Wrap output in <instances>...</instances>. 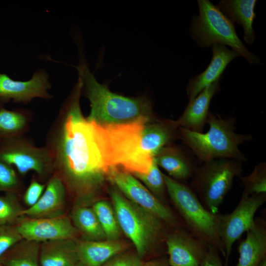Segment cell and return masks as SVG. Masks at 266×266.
Instances as JSON below:
<instances>
[{"mask_svg": "<svg viewBox=\"0 0 266 266\" xmlns=\"http://www.w3.org/2000/svg\"><path fill=\"white\" fill-rule=\"evenodd\" d=\"M81 94L78 81L50 128L45 146L52 155L53 173L61 178L76 205H88L107 178L109 168L98 125L82 113Z\"/></svg>", "mask_w": 266, "mask_h": 266, "instance_id": "obj_1", "label": "cell"}, {"mask_svg": "<svg viewBox=\"0 0 266 266\" xmlns=\"http://www.w3.org/2000/svg\"><path fill=\"white\" fill-rule=\"evenodd\" d=\"M78 80L90 102L91 110L86 118L101 126L130 123L142 118L153 119L149 101L142 98H129L113 93L106 85L96 80L85 63L77 66Z\"/></svg>", "mask_w": 266, "mask_h": 266, "instance_id": "obj_2", "label": "cell"}, {"mask_svg": "<svg viewBox=\"0 0 266 266\" xmlns=\"http://www.w3.org/2000/svg\"><path fill=\"white\" fill-rule=\"evenodd\" d=\"M110 196L121 231L133 243L142 259L149 253H166V238L170 227L161 219L132 202L116 188Z\"/></svg>", "mask_w": 266, "mask_h": 266, "instance_id": "obj_3", "label": "cell"}, {"mask_svg": "<svg viewBox=\"0 0 266 266\" xmlns=\"http://www.w3.org/2000/svg\"><path fill=\"white\" fill-rule=\"evenodd\" d=\"M235 121L232 117L223 118L209 112L207 120L209 128L207 132L197 133L179 128L180 138L200 164L218 159L244 162L246 159L239 146L251 140L252 135L236 133Z\"/></svg>", "mask_w": 266, "mask_h": 266, "instance_id": "obj_4", "label": "cell"}, {"mask_svg": "<svg viewBox=\"0 0 266 266\" xmlns=\"http://www.w3.org/2000/svg\"><path fill=\"white\" fill-rule=\"evenodd\" d=\"M153 119L140 118L128 124L101 126L99 129L105 161L110 168L118 167L132 174L148 171L153 160L144 157L140 149L144 125Z\"/></svg>", "mask_w": 266, "mask_h": 266, "instance_id": "obj_5", "label": "cell"}, {"mask_svg": "<svg viewBox=\"0 0 266 266\" xmlns=\"http://www.w3.org/2000/svg\"><path fill=\"white\" fill-rule=\"evenodd\" d=\"M163 176L168 198L185 229L198 239L214 246L225 258L218 231L217 213L212 214L204 207L189 184L180 183L164 173Z\"/></svg>", "mask_w": 266, "mask_h": 266, "instance_id": "obj_6", "label": "cell"}, {"mask_svg": "<svg viewBox=\"0 0 266 266\" xmlns=\"http://www.w3.org/2000/svg\"><path fill=\"white\" fill-rule=\"evenodd\" d=\"M197 1L199 14L193 17L189 32L199 46L207 47L215 44L228 45L249 64L260 63V59L249 51L239 39L234 23L210 1Z\"/></svg>", "mask_w": 266, "mask_h": 266, "instance_id": "obj_7", "label": "cell"}, {"mask_svg": "<svg viewBox=\"0 0 266 266\" xmlns=\"http://www.w3.org/2000/svg\"><path fill=\"white\" fill-rule=\"evenodd\" d=\"M242 162L218 159L200 164L189 183L199 200L210 212L216 214L235 177L240 178Z\"/></svg>", "mask_w": 266, "mask_h": 266, "instance_id": "obj_8", "label": "cell"}, {"mask_svg": "<svg viewBox=\"0 0 266 266\" xmlns=\"http://www.w3.org/2000/svg\"><path fill=\"white\" fill-rule=\"evenodd\" d=\"M0 162L15 168L21 175L31 171L40 177L53 174L49 149L36 146L24 135L0 140Z\"/></svg>", "mask_w": 266, "mask_h": 266, "instance_id": "obj_9", "label": "cell"}, {"mask_svg": "<svg viewBox=\"0 0 266 266\" xmlns=\"http://www.w3.org/2000/svg\"><path fill=\"white\" fill-rule=\"evenodd\" d=\"M107 178L127 199L154 214L170 227L185 228L176 211L159 200L132 173L118 167H111Z\"/></svg>", "mask_w": 266, "mask_h": 266, "instance_id": "obj_10", "label": "cell"}, {"mask_svg": "<svg viewBox=\"0 0 266 266\" xmlns=\"http://www.w3.org/2000/svg\"><path fill=\"white\" fill-rule=\"evenodd\" d=\"M266 201V193L249 196L242 193L237 206L231 213L217 214L218 233L225 252L224 266H228L234 242L254 226L255 214Z\"/></svg>", "mask_w": 266, "mask_h": 266, "instance_id": "obj_11", "label": "cell"}, {"mask_svg": "<svg viewBox=\"0 0 266 266\" xmlns=\"http://www.w3.org/2000/svg\"><path fill=\"white\" fill-rule=\"evenodd\" d=\"M166 245L169 266H200L208 250L207 244L181 227H170Z\"/></svg>", "mask_w": 266, "mask_h": 266, "instance_id": "obj_12", "label": "cell"}, {"mask_svg": "<svg viewBox=\"0 0 266 266\" xmlns=\"http://www.w3.org/2000/svg\"><path fill=\"white\" fill-rule=\"evenodd\" d=\"M51 87L49 75L43 69L26 81L13 80L0 72V102L4 104L10 101L27 104L35 98L50 100L53 98L48 92Z\"/></svg>", "mask_w": 266, "mask_h": 266, "instance_id": "obj_13", "label": "cell"}, {"mask_svg": "<svg viewBox=\"0 0 266 266\" xmlns=\"http://www.w3.org/2000/svg\"><path fill=\"white\" fill-rule=\"evenodd\" d=\"M15 225L23 239L39 243L75 238L78 232L70 218L65 215L51 218L26 217Z\"/></svg>", "mask_w": 266, "mask_h": 266, "instance_id": "obj_14", "label": "cell"}, {"mask_svg": "<svg viewBox=\"0 0 266 266\" xmlns=\"http://www.w3.org/2000/svg\"><path fill=\"white\" fill-rule=\"evenodd\" d=\"M212 58L205 70L191 78L186 88L189 102L192 101L206 87L220 80L228 65L240 55L229 49L225 45L215 44L212 46Z\"/></svg>", "mask_w": 266, "mask_h": 266, "instance_id": "obj_15", "label": "cell"}, {"mask_svg": "<svg viewBox=\"0 0 266 266\" xmlns=\"http://www.w3.org/2000/svg\"><path fill=\"white\" fill-rule=\"evenodd\" d=\"M66 190L58 174L54 173L49 179L45 189L37 203L24 208L23 216L30 218H51L65 215Z\"/></svg>", "mask_w": 266, "mask_h": 266, "instance_id": "obj_16", "label": "cell"}, {"mask_svg": "<svg viewBox=\"0 0 266 266\" xmlns=\"http://www.w3.org/2000/svg\"><path fill=\"white\" fill-rule=\"evenodd\" d=\"M195 158L189 151L187 152L181 147L168 146L154 157L157 165L165 169L170 177L184 184H188L200 165Z\"/></svg>", "mask_w": 266, "mask_h": 266, "instance_id": "obj_17", "label": "cell"}, {"mask_svg": "<svg viewBox=\"0 0 266 266\" xmlns=\"http://www.w3.org/2000/svg\"><path fill=\"white\" fill-rule=\"evenodd\" d=\"M220 90L219 80L206 87L185 109L175 121L179 128L197 133H203L209 114L211 100Z\"/></svg>", "mask_w": 266, "mask_h": 266, "instance_id": "obj_18", "label": "cell"}, {"mask_svg": "<svg viewBox=\"0 0 266 266\" xmlns=\"http://www.w3.org/2000/svg\"><path fill=\"white\" fill-rule=\"evenodd\" d=\"M175 121L148 122L142 131L140 149L147 158L152 159L176 136L180 138Z\"/></svg>", "mask_w": 266, "mask_h": 266, "instance_id": "obj_19", "label": "cell"}, {"mask_svg": "<svg viewBox=\"0 0 266 266\" xmlns=\"http://www.w3.org/2000/svg\"><path fill=\"white\" fill-rule=\"evenodd\" d=\"M238 252L236 266H259L266 259V221L264 218L255 219L254 226L239 242Z\"/></svg>", "mask_w": 266, "mask_h": 266, "instance_id": "obj_20", "label": "cell"}, {"mask_svg": "<svg viewBox=\"0 0 266 266\" xmlns=\"http://www.w3.org/2000/svg\"><path fill=\"white\" fill-rule=\"evenodd\" d=\"M126 244L118 240L78 241L79 261L85 266H101L115 255L124 252Z\"/></svg>", "mask_w": 266, "mask_h": 266, "instance_id": "obj_21", "label": "cell"}, {"mask_svg": "<svg viewBox=\"0 0 266 266\" xmlns=\"http://www.w3.org/2000/svg\"><path fill=\"white\" fill-rule=\"evenodd\" d=\"M75 238L59 239L40 243L41 266H68L79 261Z\"/></svg>", "mask_w": 266, "mask_h": 266, "instance_id": "obj_22", "label": "cell"}, {"mask_svg": "<svg viewBox=\"0 0 266 266\" xmlns=\"http://www.w3.org/2000/svg\"><path fill=\"white\" fill-rule=\"evenodd\" d=\"M255 0H223L217 7L233 23L241 25L243 28L245 42L252 44L255 39L253 23L256 17L254 7Z\"/></svg>", "mask_w": 266, "mask_h": 266, "instance_id": "obj_23", "label": "cell"}, {"mask_svg": "<svg viewBox=\"0 0 266 266\" xmlns=\"http://www.w3.org/2000/svg\"><path fill=\"white\" fill-rule=\"evenodd\" d=\"M33 118L32 112L28 109L8 110L0 102V140L24 135Z\"/></svg>", "mask_w": 266, "mask_h": 266, "instance_id": "obj_24", "label": "cell"}, {"mask_svg": "<svg viewBox=\"0 0 266 266\" xmlns=\"http://www.w3.org/2000/svg\"><path fill=\"white\" fill-rule=\"evenodd\" d=\"M40 243L22 239L0 259L3 266H39Z\"/></svg>", "mask_w": 266, "mask_h": 266, "instance_id": "obj_25", "label": "cell"}, {"mask_svg": "<svg viewBox=\"0 0 266 266\" xmlns=\"http://www.w3.org/2000/svg\"><path fill=\"white\" fill-rule=\"evenodd\" d=\"M71 222L84 236L85 239H106L104 232L92 207L88 205H75L71 212Z\"/></svg>", "mask_w": 266, "mask_h": 266, "instance_id": "obj_26", "label": "cell"}, {"mask_svg": "<svg viewBox=\"0 0 266 266\" xmlns=\"http://www.w3.org/2000/svg\"><path fill=\"white\" fill-rule=\"evenodd\" d=\"M92 208L104 232L106 239L118 240L121 231L112 205L106 200H100L94 203Z\"/></svg>", "mask_w": 266, "mask_h": 266, "instance_id": "obj_27", "label": "cell"}, {"mask_svg": "<svg viewBox=\"0 0 266 266\" xmlns=\"http://www.w3.org/2000/svg\"><path fill=\"white\" fill-rule=\"evenodd\" d=\"M133 175L141 182L159 200L167 204L166 196H168V194L163 173L160 171L154 157L147 172Z\"/></svg>", "mask_w": 266, "mask_h": 266, "instance_id": "obj_28", "label": "cell"}, {"mask_svg": "<svg viewBox=\"0 0 266 266\" xmlns=\"http://www.w3.org/2000/svg\"><path fill=\"white\" fill-rule=\"evenodd\" d=\"M15 193L0 195V226L15 225L23 217L24 208Z\"/></svg>", "mask_w": 266, "mask_h": 266, "instance_id": "obj_29", "label": "cell"}, {"mask_svg": "<svg viewBox=\"0 0 266 266\" xmlns=\"http://www.w3.org/2000/svg\"><path fill=\"white\" fill-rule=\"evenodd\" d=\"M240 178L244 187L242 193L248 196L266 193V163H259L250 174Z\"/></svg>", "mask_w": 266, "mask_h": 266, "instance_id": "obj_30", "label": "cell"}, {"mask_svg": "<svg viewBox=\"0 0 266 266\" xmlns=\"http://www.w3.org/2000/svg\"><path fill=\"white\" fill-rule=\"evenodd\" d=\"M19 183L14 168L0 162V192H15L18 189Z\"/></svg>", "mask_w": 266, "mask_h": 266, "instance_id": "obj_31", "label": "cell"}, {"mask_svg": "<svg viewBox=\"0 0 266 266\" xmlns=\"http://www.w3.org/2000/svg\"><path fill=\"white\" fill-rule=\"evenodd\" d=\"M22 239L15 225L0 226V259Z\"/></svg>", "mask_w": 266, "mask_h": 266, "instance_id": "obj_32", "label": "cell"}, {"mask_svg": "<svg viewBox=\"0 0 266 266\" xmlns=\"http://www.w3.org/2000/svg\"><path fill=\"white\" fill-rule=\"evenodd\" d=\"M143 263L136 253L124 251L115 255L101 266H142Z\"/></svg>", "mask_w": 266, "mask_h": 266, "instance_id": "obj_33", "label": "cell"}, {"mask_svg": "<svg viewBox=\"0 0 266 266\" xmlns=\"http://www.w3.org/2000/svg\"><path fill=\"white\" fill-rule=\"evenodd\" d=\"M46 187V184H42L33 178L26 190L23 201L28 207L35 205L41 197Z\"/></svg>", "mask_w": 266, "mask_h": 266, "instance_id": "obj_34", "label": "cell"}, {"mask_svg": "<svg viewBox=\"0 0 266 266\" xmlns=\"http://www.w3.org/2000/svg\"><path fill=\"white\" fill-rule=\"evenodd\" d=\"M200 266H224L219 251L214 246L208 244L207 254Z\"/></svg>", "mask_w": 266, "mask_h": 266, "instance_id": "obj_35", "label": "cell"}, {"mask_svg": "<svg viewBox=\"0 0 266 266\" xmlns=\"http://www.w3.org/2000/svg\"><path fill=\"white\" fill-rule=\"evenodd\" d=\"M142 266H169V265L167 257L162 256L143 262Z\"/></svg>", "mask_w": 266, "mask_h": 266, "instance_id": "obj_36", "label": "cell"}, {"mask_svg": "<svg viewBox=\"0 0 266 266\" xmlns=\"http://www.w3.org/2000/svg\"><path fill=\"white\" fill-rule=\"evenodd\" d=\"M68 266H85L82 263H81L80 261H78V262L73 264L71 265Z\"/></svg>", "mask_w": 266, "mask_h": 266, "instance_id": "obj_37", "label": "cell"}, {"mask_svg": "<svg viewBox=\"0 0 266 266\" xmlns=\"http://www.w3.org/2000/svg\"><path fill=\"white\" fill-rule=\"evenodd\" d=\"M259 266H266V259L264 260L259 265Z\"/></svg>", "mask_w": 266, "mask_h": 266, "instance_id": "obj_38", "label": "cell"}, {"mask_svg": "<svg viewBox=\"0 0 266 266\" xmlns=\"http://www.w3.org/2000/svg\"><path fill=\"white\" fill-rule=\"evenodd\" d=\"M0 266H3V265L0 262Z\"/></svg>", "mask_w": 266, "mask_h": 266, "instance_id": "obj_39", "label": "cell"}]
</instances>
